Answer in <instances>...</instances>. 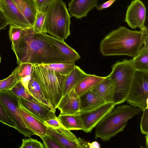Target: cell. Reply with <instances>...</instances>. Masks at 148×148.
<instances>
[{"instance_id":"cell-1","label":"cell","mask_w":148,"mask_h":148,"mask_svg":"<svg viewBox=\"0 0 148 148\" xmlns=\"http://www.w3.org/2000/svg\"><path fill=\"white\" fill-rule=\"evenodd\" d=\"M11 48L18 65L22 63L39 65L73 62L47 41L42 33H35L32 27L23 29L19 40L15 45H12Z\"/></svg>"},{"instance_id":"cell-2","label":"cell","mask_w":148,"mask_h":148,"mask_svg":"<svg viewBox=\"0 0 148 148\" xmlns=\"http://www.w3.org/2000/svg\"><path fill=\"white\" fill-rule=\"evenodd\" d=\"M147 36V28L137 31L120 27L102 40L100 44L101 52L104 56L126 55L133 58L140 51Z\"/></svg>"},{"instance_id":"cell-3","label":"cell","mask_w":148,"mask_h":148,"mask_svg":"<svg viewBox=\"0 0 148 148\" xmlns=\"http://www.w3.org/2000/svg\"><path fill=\"white\" fill-rule=\"evenodd\" d=\"M114 107L95 127L96 139L99 138L104 141L110 140L124 130L129 120L142 111L138 107L128 105Z\"/></svg>"},{"instance_id":"cell-4","label":"cell","mask_w":148,"mask_h":148,"mask_svg":"<svg viewBox=\"0 0 148 148\" xmlns=\"http://www.w3.org/2000/svg\"><path fill=\"white\" fill-rule=\"evenodd\" d=\"M46 33L64 41L70 34L71 16L64 2L54 0L45 10Z\"/></svg>"},{"instance_id":"cell-5","label":"cell","mask_w":148,"mask_h":148,"mask_svg":"<svg viewBox=\"0 0 148 148\" xmlns=\"http://www.w3.org/2000/svg\"><path fill=\"white\" fill-rule=\"evenodd\" d=\"M32 73L45 95L56 109L62 97L66 75L35 64L33 65Z\"/></svg>"},{"instance_id":"cell-6","label":"cell","mask_w":148,"mask_h":148,"mask_svg":"<svg viewBox=\"0 0 148 148\" xmlns=\"http://www.w3.org/2000/svg\"><path fill=\"white\" fill-rule=\"evenodd\" d=\"M111 68L112 71L108 76L115 83L114 103L116 105L126 101L136 71L132 59L117 61Z\"/></svg>"},{"instance_id":"cell-7","label":"cell","mask_w":148,"mask_h":148,"mask_svg":"<svg viewBox=\"0 0 148 148\" xmlns=\"http://www.w3.org/2000/svg\"><path fill=\"white\" fill-rule=\"evenodd\" d=\"M0 101L8 114L15 123L16 129L25 137L34 135L25 123L21 116L19 107L21 104L19 98L11 90L0 91Z\"/></svg>"},{"instance_id":"cell-8","label":"cell","mask_w":148,"mask_h":148,"mask_svg":"<svg viewBox=\"0 0 148 148\" xmlns=\"http://www.w3.org/2000/svg\"><path fill=\"white\" fill-rule=\"evenodd\" d=\"M126 101L142 111L148 108V72L136 71Z\"/></svg>"},{"instance_id":"cell-9","label":"cell","mask_w":148,"mask_h":148,"mask_svg":"<svg viewBox=\"0 0 148 148\" xmlns=\"http://www.w3.org/2000/svg\"><path fill=\"white\" fill-rule=\"evenodd\" d=\"M113 102H107L94 109L81 111L78 114L82 126V130L89 133L99 122L115 107Z\"/></svg>"},{"instance_id":"cell-10","label":"cell","mask_w":148,"mask_h":148,"mask_svg":"<svg viewBox=\"0 0 148 148\" xmlns=\"http://www.w3.org/2000/svg\"><path fill=\"white\" fill-rule=\"evenodd\" d=\"M47 134L58 142L63 148H89V143L77 138L70 130L64 127L53 129L47 127Z\"/></svg>"},{"instance_id":"cell-11","label":"cell","mask_w":148,"mask_h":148,"mask_svg":"<svg viewBox=\"0 0 148 148\" xmlns=\"http://www.w3.org/2000/svg\"><path fill=\"white\" fill-rule=\"evenodd\" d=\"M146 10L140 0L132 1L128 6L125 21L132 29L139 28L142 30L147 27L145 25Z\"/></svg>"},{"instance_id":"cell-12","label":"cell","mask_w":148,"mask_h":148,"mask_svg":"<svg viewBox=\"0 0 148 148\" xmlns=\"http://www.w3.org/2000/svg\"><path fill=\"white\" fill-rule=\"evenodd\" d=\"M19 99L21 105L29 113L43 123L46 120L57 117L55 113L35 98L31 100L21 98Z\"/></svg>"},{"instance_id":"cell-13","label":"cell","mask_w":148,"mask_h":148,"mask_svg":"<svg viewBox=\"0 0 148 148\" xmlns=\"http://www.w3.org/2000/svg\"><path fill=\"white\" fill-rule=\"evenodd\" d=\"M3 12L9 24L23 29L31 27L12 0H0Z\"/></svg>"},{"instance_id":"cell-14","label":"cell","mask_w":148,"mask_h":148,"mask_svg":"<svg viewBox=\"0 0 148 148\" xmlns=\"http://www.w3.org/2000/svg\"><path fill=\"white\" fill-rule=\"evenodd\" d=\"M79 96L72 90L62 97L56 107L60 115L75 114L80 112Z\"/></svg>"},{"instance_id":"cell-15","label":"cell","mask_w":148,"mask_h":148,"mask_svg":"<svg viewBox=\"0 0 148 148\" xmlns=\"http://www.w3.org/2000/svg\"><path fill=\"white\" fill-rule=\"evenodd\" d=\"M98 0H71L68 4L70 14L77 19L86 16L89 11L98 5Z\"/></svg>"},{"instance_id":"cell-16","label":"cell","mask_w":148,"mask_h":148,"mask_svg":"<svg viewBox=\"0 0 148 148\" xmlns=\"http://www.w3.org/2000/svg\"><path fill=\"white\" fill-rule=\"evenodd\" d=\"M19 108L25 123L34 135L40 137L47 134V127L43 123L29 113L21 104Z\"/></svg>"},{"instance_id":"cell-17","label":"cell","mask_w":148,"mask_h":148,"mask_svg":"<svg viewBox=\"0 0 148 148\" xmlns=\"http://www.w3.org/2000/svg\"><path fill=\"white\" fill-rule=\"evenodd\" d=\"M18 9L32 27L38 11L36 0H12Z\"/></svg>"},{"instance_id":"cell-18","label":"cell","mask_w":148,"mask_h":148,"mask_svg":"<svg viewBox=\"0 0 148 148\" xmlns=\"http://www.w3.org/2000/svg\"><path fill=\"white\" fill-rule=\"evenodd\" d=\"M79 98L80 112L90 110L107 103L92 90L79 96Z\"/></svg>"},{"instance_id":"cell-19","label":"cell","mask_w":148,"mask_h":148,"mask_svg":"<svg viewBox=\"0 0 148 148\" xmlns=\"http://www.w3.org/2000/svg\"><path fill=\"white\" fill-rule=\"evenodd\" d=\"M27 89L33 97L37 101L55 113L56 109L51 102L45 95L32 73L28 82Z\"/></svg>"},{"instance_id":"cell-20","label":"cell","mask_w":148,"mask_h":148,"mask_svg":"<svg viewBox=\"0 0 148 148\" xmlns=\"http://www.w3.org/2000/svg\"><path fill=\"white\" fill-rule=\"evenodd\" d=\"M115 88L114 82L107 76L92 90L106 102L114 103Z\"/></svg>"},{"instance_id":"cell-21","label":"cell","mask_w":148,"mask_h":148,"mask_svg":"<svg viewBox=\"0 0 148 148\" xmlns=\"http://www.w3.org/2000/svg\"><path fill=\"white\" fill-rule=\"evenodd\" d=\"M45 40L55 46L64 56L75 62L80 58V56L64 41L59 40L47 34L42 33Z\"/></svg>"},{"instance_id":"cell-22","label":"cell","mask_w":148,"mask_h":148,"mask_svg":"<svg viewBox=\"0 0 148 148\" xmlns=\"http://www.w3.org/2000/svg\"><path fill=\"white\" fill-rule=\"evenodd\" d=\"M88 74L79 66L75 65L73 69L66 75L62 96L74 89L76 86Z\"/></svg>"},{"instance_id":"cell-23","label":"cell","mask_w":148,"mask_h":148,"mask_svg":"<svg viewBox=\"0 0 148 148\" xmlns=\"http://www.w3.org/2000/svg\"><path fill=\"white\" fill-rule=\"evenodd\" d=\"M95 74H88L76 86L74 90L79 96L96 87L105 78Z\"/></svg>"},{"instance_id":"cell-24","label":"cell","mask_w":148,"mask_h":148,"mask_svg":"<svg viewBox=\"0 0 148 148\" xmlns=\"http://www.w3.org/2000/svg\"><path fill=\"white\" fill-rule=\"evenodd\" d=\"M136 71L148 72V36L137 56L132 59Z\"/></svg>"},{"instance_id":"cell-25","label":"cell","mask_w":148,"mask_h":148,"mask_svg":"<svg viewBox=\"0 0 148 148\" xmlns=\"http://www.w3.org/2000/svg\"><path fill=\"white\" fill-rule=\"evenodd\" d=\"M60 123L69 130H82V126L78 114H59L58 117Z\"/></svg>"},{"instance_id":"cell-26","label":"cell","mask_w":148,"mask_h":148,"mask_svg":"<svg viewBox=\"0 0 148 148\" xmlns=\"http://www.w3.org/2000/svg\"><path fill=\"white\" fill-rule=\"evenodd\" d=\"M39 65L65 75L69 74L75 66V62H73L55 63Z\"/></svg>"},{"instance_id":"cell-27","label":"cell","mask_w":148,"mask_h":148,"mask_svg":"<svg viewBox=\"0 0 148 148\" xmlns=\"http://www.w3.org/2000/svg\"><path fill=\"white\" fill-rule=\"evenodd\" d=\"M33 65L30 63H22L17 66L20 81L26 89L32 73Z\"/></svg>"},{"instance_id":"cell-28","label":"cell","mask_w":148,"mask_h":148,"mask_svg":"<svg viewBox=\"0 0 148 148\" xmlns=\"http://www.w3.org/2000/svg\"><path fill=\"white\" fill-rule=\"evenodd\" d=\"M19 81L17 67L8 77L0 81V91L10 90Z\"/></svg>"},{"instance_id":"cell-29","label":"cell","mask_w":148,"mask_h":148,"mask_svg":"<svg viewBox=\"0 0 148 148\" xmlns=\"http://www.w3.org/2000/svg\"><path fill=\"white\" fill-rule=\"evenodd\" d=\"M46 17L45 10L41 11L38 10L35 23L32 27L35 33L46 34L45 29Z\"/></svg>"},{"instance_id":"cell-30","label":"cell","mask_w":148,"mask_h":148,"mask_svg":"<svg viewBox=\"0 0 148 148\" xmlns=\"http://www.w3.org/2000/svg\"><path fill=\"white\" fill-rule=\"evenodd\" d=\"M10 90L19 98L27 100H31L34 98L21 81L18 82Z\"/></svg>"},{"instance_id":"cell-31","label":"cell","mask_w":148,"mask_h":148,"mask_svg":"<svg viewBox=\"0 0 148 148\" xmlns=\"http://www.w3.org/2000/svg\"><path fill=\"white\" fill-rule=\"evenodd\" d=\"M23 29L19 27L10 25L9 36L12 42V45H14L18 41Z\"/></svg>"},{"instance_id":"cell-32","label":"cell","mask_w":148,"mask_h":148,"mask_svg":"<svg viewBox=\"0 0 148 148\" xmlns=\"http://www.w3.org/2000/svg\"><path fill=\"white\" fill-rule=\"evenodd\" d=\"M20 148H44L43 145L38 140L29 137L23 139Z\"/></svg>"},{"instance_id":"cell-33","label":"cell","mask_w":148,"mask_h":148,"mask_svg":"<svg viewBox=\"0 0 148 148\" xmlns=\"http://www.w3.org/2000/svg\"><path fill=\"white\" fill-rule=\"evenodd\" d=\"M0 121L5 125L16 129L15 124L8 116L0 101Z\"/></svg>"},{"instance_id":"cell-34","label":"cell","mask_w":148,"mask_h":148,"mask_svg":"<svg viewBox=\"0 0 148 148\" xmlns=\"http://www.w3.org/2000/svg\"><path fill=\"white\" fill-rule=\"evenodd\" d=\"M40 137L42 140L45 148H63L56 140L47 134Z\"/></svg>"},{"instance_id":"cell-35","label":"cell","mask_w":148,"mask_h":148,"mask_svg":"<svg viewBox=\"0 0 148 148\" xmlns=\"http://www.w3.org/2000/svg\"><path fill=\"white\" fill-rule=\"evenodd\" d=\"M143 111L140 128L141 133L146 135L148 134V108H146Z\"/></svg>"},{"instance_id":"cell-36","label":"cell","mask_w":148,"mask_h":148,"mask_svg":"<svg viewBox=\"0 0 148 148\" xmlns=\"http://www.w3.org/2000/svg\"><path fill=\"white\" fill-rule=\"evenodd\" d=\"M43 123L47 127L53 129H57L63 127L58 117L44 121Z\"/></svg>"},{"instance_id":"cell-37","label":"cell","mask_w":148,"mask_h":148,"mask_svg":"<svg viewBox=\"0 0 148 148\" xmlns=\"http://www.w3.org/2000/svg\"><path fill=\"white\" fill-rule=\"evenodd\" d=\"M38 10L43 11L54 0H36Z\"/></svg>"},{"instance_id":"cell-38","label":"cell","mask_w":148,"mask_h":148,"mask_svg":"<svg viewBox=\"0 0 148 148\" xmlns=\"http://www.w3.org/2000/svg\"><path fill=\"white\" fill-rule=\"evenodd\" d=\"M9 24L8 19L3 11L0 9V31L2 29H5V27Z\"/></svg>"},{"instance_id":"cell-39","label":"cell","mask_w":148,"mask_h":148,"mask_svg":"<svg viewBox=\"0 0 148 148\" xmlns=\"http://www.w3.org/2000/svg\"><path fill=\"white\" fill-rule=\"evenodd\" d=\"M116 0H108L100 5H98L96 8L99 10L107 8L110 7Z\"/></svg>"},{"instance_id":"cell-40","label":"cell","mask_w":148,"mask_h":148,"mask_svg":"<svg viewBox=\"0 0 148 148\" xmlns=\"http://www.w3.org/2000/svg\"><path fill=\"white\" fill-rule=\"evenodd\" d=\"M101 147L100 144L97 141H93L91 143H89V148H99Z\"/></svg>"},{"instance_id":"cell-41","label":"cell","mask_w":148,"mask_h":148,"mask_svg":"<svg viewBox=\"0 0 148 148\" xmlns=\"http://www.w3.org/2000/svg\"><path fill=\"white\" fill-rule=\"evenodd\" d=\"M148 134L146 135L145 136L146 139V145L147 147H148Z\"/></svg>"},{"instance_id":"cell-42","label":"cell","mask_w":148,"mask_h":148,"mask_svg":"<svg viewBox=\"0 0 148 148\" xmlns=\"http://www.w3.org/2000/svg\"><path fill=\"white\" fill-rule=\"evenodd\" d=\"M0 9L3 12V8H2V5H1V3L0 0Z\"/></svg>"},{"instance_id":"cell-43","label":"cell","mask_w":148,"mask_h":148,"mask_svg":"<svg viewBox=\"0 0 148 148\" xmlns=\"http://www.w3.org/2000/svg\"><path fill=\"white\" fill-rule=\"evenodd\" d=\"M1 56H0V63H1Z\"/></svg>"}]
</instances>
